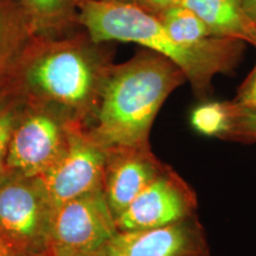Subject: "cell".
Here are the masks:
<instances>
[{
    "label": "cell",
    "instance_id": "6da1fadb",
    "mask_svg": "<svg viewBox=\"0 0 256 256\" xmlns=\"http://www.w3.org/2000/svg\"><path fill=\"white\" fill-rule=\"evenodd\" d=\"M78 20L94 43H136L171 60L198 96L209 94L216 75L235 69L244 50L246 42L234 37H210L196 46L179 43L156 16L136 2L81 0Z\"/></svg>",
    "mask_w": 256,
    "mask_h": 256
},
{
    "label": "cell",
    "instance_id": "7a4b0ae2",
    "mask_svg": "<svg viewBox=\"0 0 256 256\" xmlns=\"http://www.w3.org/2000/svg\"><path fill=\"white\" fill-rule=\"evenodd\" d=\"M185 82L177 64L148 49L112 66L98 98L92 139L106 150L150 147L156 114Z\"/></svg>",
    "mask_w": 256,
    "mask_h": 256
},
{
    "label": "cell",
    "instance_id": "3957f363",
    "mask_svg": "<svg viewBox=\"0 0 256 256\" xmlns=\"http://www.w3.org/2000/svg\"><path fill=\"white\" fill-rule=\"evenodd\" d=\"M112 66L81 46H54L38 56L28 72V82L51 100L81 107L98 101Z\"/></svg>",
    "mask_w": 256,
    "mask_h": 256
},
{
    "label": "cell",
    "instance_id": "277c9868",
    "mask_svg": "<svg viewBox=\"0 0 256 256\" xmlns=\"http://www.w3.org/2000/svg\"><path fill=\"white\" fill-rule=\"evenodd\" d=\"M118 232L102 188L51 211L46 243L52 256H89Z\"/></svg>",
    "mask_w": 256,
    "mask_h": 256
},
{
    "label": "cell",
    "instance_id": "5b68a950",
    "mask_svg": "<svg viewBox=\"0 0 256 256\" xmlns=\"http://www.w3.org/2000/svg\"><path fill=\"white\" fill-rule=\"evenodd\" d=\"M198 206L194 188L168 166L151 182L120 215L118 230L158 228L196 216Z\"/></svg>",
    "mask_w": 256,
    "mask_h": 256
},
{
    "label": "cell",
    "instance_id": "8992f818",
    "mask_svg": "<svg viewBox=\"0 0 256 256\" xmlns=\"http://www.w3.org/2000/svg\"><path fill=\"white\" fill-rule=\"evenodd\" d=\"M107 150L94 139L72 136L58 162L40 179L51 211L102 188Z\"/></svg>",
    "mask_w": 256,
    "mask_h": 256
},
{
    "label": "cell",
    "instance_id": "52a82bcc",
    "mask_svg": "<svg viewBox=\"0 0 256 256\" xmlns=\"http://www.w3.org/2000/svg\"><path fill=\"white\" fill-rule=\"evenodd\" d=\"M51 208L40 178L0 179V238L16 244L46 240Z\"/></svg>",
    "mask_w": 256,
    "mask_h": 256
},
{
    "label": "cell",
    "instance_id": "ba28073f",
    "mask_svg": "<svg viewBox=\"0 0 256 256\" xmlns=\"http://www.w3.org/2000/svg\"><path fill=\"white\" fill-rule=\"evenodd\" d=\"M98 256H210L206 232L197 215L142 230H118Z\"/></svg>",
    "mask_w": 256,
    "mask_h": 256
},
{
    "label": "cell",
    "instance_id": "9c48e42d",
    "mask_svg": "<svg viewBox=\"0 0 256 256\" xmlns=\"http://www.w3.org/2000/svg\"><path fill=\"white\" fill-rule=\"evenodd\" d=\"M66 146L55 119L46 114L32 115L12 130L6 168L25 177L38 178L58 162Z\"/></svg>",
    "mask_w": 256,
    "mask_h": 256
},
{
    "label": "cell",
    "instance_id": "30bf717a",
    "mask_svg": "<svg viewBox=\"0 0 256 256\" xmlns=\"http://www.w3.org/2000/svg\"><path fill=\"white\" fill-rule=\"evenodd\" d=\"M165 168L150 147L108 148L102 190L114 216L120 215Z\"/></svg>",
    "mask_w": 256,
    "mask_h": 256
},
{
    "label": "cell",
    "instance_id": "8fae6325",
    "mask_svg": "<svg viewBox=\"0 0 256 256\" xmlns=\"http://www.w3.org/2000/svg\"><path fill=\"white\" fill-rule=\"evenodd\" d=\"M243 0H185L184 5L208 25L215 37H234L247 40L248 20L242 8Z\"/></svg>",
    "mask_w": 256,
    "mask_h": 256
},
{
    "label": "cell",
    "instance_id": "7c38bea8",
    "mask_svg": "<svg viewBox=\"0 0 256 256\" xmlns=\"http://www.w3.org/2000/svg\"><path fill=\"white\" fill-rule=\"evenodd\" d=\"M166 30L176 40L186 46L203 43L208 38L215 37L210 28L192 10L185 5L176 6L156 16Z\"/></svg>",
    "mask_w": 256,
    "mask_h": 256
},
{
    "label": "cell",
    "instance_id": "4fadbf2b",
    "mask_svg": "<svg viewBox=\"0 0 256 256\" xmlns=\"http://www.w3.org/2000/svg\"><path fill=\"white\" fill-rule=\"evenodd\" d=\"M30 18L32 26L46 28L63 23L78 8L81 0H18Z\"/></svg>",
    "mask_w": 256,
    "mask_h": 256
},
{
    "label": "cell",
    "instance_id": "5bb4252c",
    "mask_svg": "<svg viewBox=\"0 0 256 256\" xmlns=\"http://www.w3.org/2000/svg\"><path fill=\"white\" fill-rule=\"evenodd\" d=\"M232 124V104L228 102H206L192 110L191 124L203 136L223 138Z\"/></svg>",
    "mask_w": 256,
    "mask_h": 256
},
{
    "label": "cell",
    "instance_id": "9a60e30c",
    "mask_svg": "<svg viewBox=\"0 0 256 256\" xmlns=\"http://www.w3.org/2000/svg\"><path fill=\"white\" fill-rule=\"evenodd\" d=\"M32 28L30 18L18 0H0V48L28 37Z\"/></svg>",
    "mask_w": 256,
    "mask_h": 256
},
{
    "label": "cell",
    "instance_id": "2e32d148",
    "mask_svg": "<svg viewBox=\"0 0 256 256\" xmlns=\"http://www.w3.org/2000/svg\"><path fill=\"white\" fill-rule=\"evenodd\" d=\"M232 104V124L222 139L246 144L256 142V114L242 110Z\"/></svg>",
    "mask_w": 256,
    "mask_h": 256
},
{
    "label": "cell",
    "instance_id": "e0dca14e",
    "mask_svg": "<svg viewBox=\"0 0 256 256\" xmlns=\"http://www.w3.org/2000/svg\"><path fill=\"white\" fill-rule=\"evenodd\" d=\"M232 102L240 110L256 114V63L249 75L240 86Z\"/></svg>",
    "mask_w": 256,
    "mask_h": 256
},
{
    "label": "cell",
    "instance_id": "ac0fdd59",
    "mask_svg": "<svg viewBox=\"0 0 256 256\" xmlns=\"http://www.w3.org/2000/svg\"><path fill=\"white\" fill-rule=\"evenodd\" d=\"M28 37L22 38L0 48V87L8 82V76L14 70V66L20 55L22 48L26 42Z\"/></svg>",
    "mask_w": 256,
    "mask_h": 256
},
{
    "label": "cell",
    "instance_id": "d6986e66",
    "mask_svg": "<svg viewBox=\"0 0 256 256\" xmlns=\"http://www.w3.org/2000/svg\"><path fill=\"white\" fill-rule=\"evenodd\" d=\"M14 126L16 115L14 110H8V106H4L0 110V176H2L6 166V156H8L10 138H11Z\"/></svg>",
    "mask_w": 256,
    "mask_h": 256
},
{
    "label": "cell",
    "instance_id": "ffe728a7",
    "mask_svg": "<svg viewBox=\"0 0 256 256\" xmlns=\"http://www.w3.org/2000/svg\"><path fill=\"white\" fill-rule=\"evenodd\" d=\"M185 0H138L136 4L150 14L158 16L176 6L184 5Z\"/></svg>",
    "mask_w": 256,
    "mask_h": 256
},
{
    "label": "cell",
    "instance_id": "44dd1931",
    "mask_svg": "<svg viewBox=\"0 0 256 256\" xmlns=\"http://www.w3.org/2000/svg\"><path fill=\"white\" fill-rule=\"evenodd\" d=\"M242 8L248 20L256 25V0H243Z\"/></svg>",
    "mask_w": 256,
    "mask_h": 256
},
{
    "label": "cell",
    "instance_id": "7402d4cb",
    "mask_svg": "<svg viewBox=\"0 0 256 256\" xmlns=\"http://www.w3.org/2000/svg\"><path fill=\"white\" fill-rule=\"evenodd\" d=\"M14 248L8 242L0 238V256H14Z\"/></svg>",
    "mask_w": 256,
    "mask_h": 256
},
{
    "label": "cell",
    "instance_id": "603a6c76",
    "mask_svg": "<svg viewBox=\"0 0 256 256\" xmlns=\"http://www.w3.org/2000/svg\"><path fill=\"white\" fill-rule=\"evenodd\" d=\"M10 94H11V87H10V83L8 82L6 84L0 87V110L6 104Z\"/></svg>",
    "mask_w": 256,
    "mask_h": 256
},
{
    "label": "cell",
    "instance_id": "cb8c5ba5",
    "mask_svg": "<svg viewBox=\"0 0 256 256\" xmlns=\"http://www.w3.org/2000/svg\"><path fill=\"white\" fill-rule=\"evenodd\" d=\"M246 43L252 44V46H254L256 48V25L255 24H252L250 28H249Z\"/></svg>",
    "mask_w": 256,
    "mask_h": 256
},
{
    "label": "cell",
    "instance_id": "d4e9b609",
    "mask_svg": "<svg viewBox=\"0 0 256 256\" xmlns=\"http://www.w3.org/2000/svg\"><path fill=\"white\" fill-rule=\"evenodd\" d=\"M115 2H138V0H115Z\"/></svg>",
    "mask_w": 256,
    "mask_h": 256
},
{
    "label": "cell",
    "instance_id": "484cf974",
    "mask_svg": "<svg viewBox=\"0 0 256 256\" xmlns=\"http://www.w3.org/2000/svg\"><path fill=\"white\" fill-rule=\"evenodd\" d=\"M89 256H98V255H96V254H94V255H89Z\"/></svg>",
    "mask_w": 256,
    "mask_h": 256
}]
</instances>
